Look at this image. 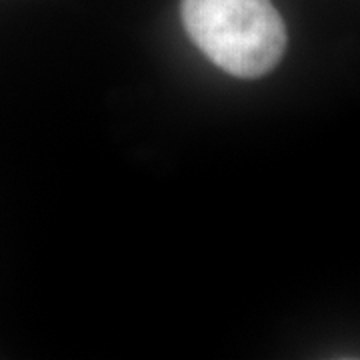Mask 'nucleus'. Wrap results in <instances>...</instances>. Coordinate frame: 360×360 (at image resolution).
<instances>
[{
  "label": "nucleus",
  "instance_id": "f257e3e1",
  "mask_svg": "<svg viewBox=\"0 0 360 360\" xmlns=\"http://www.w3.org/2000/svg\"><path fill=\"white\" fill-rule=\"evenodd\" d=\"M180 16L194 44L236 78L269 75L286 51V25L270 0H182Z\"/></svg>",
  "mask_w": 360,
  "mask_h": 360
}]
</instances>
